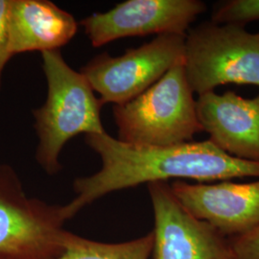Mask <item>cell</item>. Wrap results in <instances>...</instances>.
<instances>
[{
	"instance_id": "5bb4252c",
	"label": "cell",
	"mask_w": 259,
	"mask_h": 259,
	"mask_svg": "<svg viewBox=\"0 0 259 259\" xmlns=\"http://www.w3.org/2000/svg\"><path fill=\"white\" fill-rule=\"evenodd\" d=\"M11 0H0V85L2 74L13 57L9 48V11Z\"/></svg>"
},
{
	"instance_id": "277c9868",
	"label": "cell",
	"mask_w": 259,
	"mask_h": 259,
	"mask_svg": "<svg viewBox=\"0 0 259 259\" xmlns=\"http://www.w3.org/2000/svg\"><path fill=\"white\" fill-rule=\"evenodd\" d=\"M64 205L28 197L12 167L0 164V259H56L72 232Z\"/></svg>"
},
{
	"instance_id": "9c48e42d",
	"label": "cell",
	"mask_w": 259,
	"mask_h": 259,
	"mask_svg": "<svg viewBox=\"0 0 259 259\" xmlns=\"http://www.w3.org/2000/svg\"><path fill=\"white\" fill-rule=\"evenodd\" d=\"M177 201L195 218L225 236L236 237L259 226V180L192 185L177 180L170 184Z\"/></svg>"
},
{
	"instance_id": "7c38bea8",
	"label": "cell",
	"mask_w": 259,
	"mask_h": 259,
	"mask_svg": "<svg viewBox=\"0 0 259 259\" xmlns=\"http://www.w3.org/2000/svg\"><path fill=\"white\" fill-rule=\"evenodd\" d=\"M56 259H154V233L120 243L91 240L71 233L65 253Z\"/></svg>"
},
{
	"instance_id": "52a82bcc",
	"label": "cell",
	"mask_w": 259,
	"mask_h": 259,
	"mask_svg": "<svg viewBox=\"0 0 259 259\" xmlns=\"http://www.w3.org/2000/svg\"><path fill=\"white\" fill-rule=\"evenodd\" d=\"M154 211V259H238L232 241L188 212L167 182L148 184Z\"/></svg>"
},
{
	"instance_id": "ba28073f",
	"label": "cell",
	"mask_w": 259,
	"mask_h": 259,
	"mask_svg": "<svg viewBox=\"0 0 259 259\" xmlns=\"http://www.w3.org/2000/svg\"><path fill=\"white\" fill-rule=\"evenodd\" d=\"M206 6L200 0H127L80 21L93 47L152 34L186 35Z\"/></svg>"
},
{
	"instance_id": "4fadbf2b",
	"label": "cell",
	"mask_w": 259,
	"mask_h": 259,
	"mask_svg": "<svg viewBox=\"0 0 259 259\" xmlns=\"http://www.w3.org/2000/svg\"><path fill=\"white\" fill-rule=\"evenodd\" d=\"M259 20V0H232L215 11L212 23L220 25H237Z\"/></svg>"
},
{
	"instance_id": "5b68a950",
	"label": "cell",
	"mask_w": 259,
	"mask_h": 259,
	"mask_svg": "<svg viewBox=\"0 0 259 259\" xmlns=\"http://www.w3.org/2000/svg\"><path fill=\"white\" fill-rule=\"evenodd\" d=\"M184 65L189 85L198 95L227 83L259 87V33L212 22L189 29Z\"/></svg>"
},
{
	"instance_id": "3957f363",
	"label": "cell",
	"mask_w": 259,
	"mask_h": 259,
	"mask_svg": "<svg viewBox=\"0 0 259 259\" xmlns=\"http://www.w3.org/2000/svg\"><path fill=\"white\" fill-rule=\"evenodd\" d=\"M193 93L181 61L138 97L112 107L117 139L160 147L190 142L203 131Z\"/></svg>"
},
{
	"instance_id": "30bf717a",
	"label": "cell",
	"mask_w": 259,
	"mask_h": 259,
	"mask_svg": "<svg viewBox=\"0 0 259 259\" xmlns=\"http://www.w3.org/2000/svg\"><path fill=\"white\" fill-rule=\"evenodd\" d=\"M198 120L209 140L233 157L259 162V93L243 98L233 92L199 95Z\"/></svg>"
},
{
	"instance_id": "9a60e30c",
	"label": "cell",
	"mask_w": 259,
	"mask_h": 259,
	"mask_svg": "<svg viewBox=\"0 0 259 259\" xmlns=\"http://www.w3.org/2000/svg\"><path fill=\"white\" fill-rule=\"evenodd\" d=\"M238 259H259V226L240 236L230 238Z\"/></svg>"
},
{
	"instance_id": "6da1fadb",
	"label": "cell",
	"mask_w": 259,
	"mask_h": 259,
	"mask_svg": "<svg viewBox=\"0 0 259 259\" xmlns=\"http://www.w3.org/2000/svg\"><path fill=\"white\" fill-rule=\"evenodd\" d=\"M84 140L100 157L101 168L91 176L75 180V198L64 204L68 221L106 195L142 184L171 179H189L203 184L259 178V162L232 157L209 139L173 146H144L121 142L106 132L88 135Z\"/></svg>"
},
{
	"instance_id": "7a4b0ae2",
	"label": "cell",
	"mask_w": 259,
	"mask_h": 259,
	"mask_svg": "<svg viewBox=\"0 0 259 259\" xmlns=\"http://www.w3.org/2000/svg\"><path fill=\"white\" fill-rule=\"evenodd\" d=\"M47 82L45 104L33 111L38 144L36 160L48 175L62 170L60 156L78 135L106 133L101 121L103 103L85 76L72 69L60 50L41 53Z\"/></svg>"
},
{
	"instance_id": "8fae6325",
	"label": "cell",
	"mask_w": 259,
	"mask_h": 259,
	"mask_svg": "<svg viewBox=\"0 0 259 259\" xmlns=\"http://www.w3.org/2000/svg\"><path fill=\"white\" fill-rule=\"evenodd\" d=\"M78 23L72 15L48 0H11V55L60 50L75 37Z\"/></svg>"
},
{
	"instance_id": "8992f818",
	"label": "cell",
	"mask_w": 259,
	"mask_h": 259,
	"mask_svg": "<svg viewBox=\"0 0 259 259\" xmlns=\"http://www.w3.org/2000/svg\"><path fill=\"white\" fill-rule=\"evenodd\" d=\"M185 36L159 35L123 55L102 53L81 69L103 105H122L138 97L166 73L177 63L184 61Z\"/></svg>"
}]
</instances>
